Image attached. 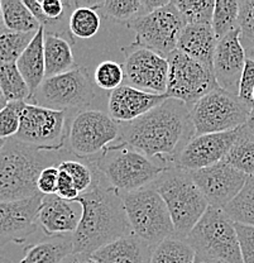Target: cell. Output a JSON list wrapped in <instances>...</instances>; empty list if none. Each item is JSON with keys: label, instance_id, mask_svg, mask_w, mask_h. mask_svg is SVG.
Returning <instances> with one entry per match:
<instances>
[{"label": "cell", "instance_id": "obj_1", "mask_svg": "<svg viewBox=\"0 0 254 263\" xmlns=\"http://www.w3.org/2000/svg\"><path fill=\"white\" fill-rule=\"evenodd\" d=\"M193 137L190 108L184 101L168 98L143 117L122 123L113 146L133 148L167 170L176 167L180 153Z\"/></svg>", "mask_w": 254, "mask_h": 263}, {"label": "cell", "instance_id": "obj_2", "mask_svg": "<svg viewBox=\"0 0 254 263\" xmlns=\"http://www.w3.org/2000/svg\"><path fill=\"white\" fill-rule=\"evenodd\" d=\"M92 168L96 176L94 186L75 201L81 206V219L72 234L73 253L92 254L132 233L123 195L105 182L94 166Z\"/></svg>", "mask_w": 254, "mask_h": 263}, {"label": "cell", "instance_id": "obj_3", "mask_svg": "<svg viewBox=\"0 0 254 263\" xmlns=\"http://www.w3.org/2000/svg\"><path fill=\"white\" fill-rule=\"evenodd\" d=\"M57 152L60 151L31 146L15 137L7 139L0 149V202L38 195L37 181L41 172L62 161Z\"/></svg>", "mask_w": 254, "mask_h": 263}, {"label": "cell", "instance_id": "obj_4", "mask_svg": "<svg viewBox=\"0 0 254 263\" xmlns=\"http://www.w3.org/2000/svg\"><path fill=\"white\" fill-rule=\"evenodd\" d=\"M152 186L167 205L176 237L186 239L209 208L190 172L171 167L165 170Z\"/></svg>", "mask_w": 254, "mask_h": 263}, {"label": "cell", "instance_id": "obj_5", "mask_svg": "<svg viewBox=\"0 0 254 263\" xmlns=\"http://www.w3.org/2000/svg\"><path fill=\"white\" fill-rule=\"evenodd\" d=\"M87 161L122 195L151 186L165 171L143 153L129 147L111 146L97 158Z\"/></svg>", "mask_w": 254, "mask_h": 263}, {"label": "cell", "instance_id": "obj_6", "mask_svg": "<svg viewBox=\"0 0 254 263\" xmlns=\"http://www.w3.org/2000/svg\"><path fill=\"white\" fill-rule=\"evenodd\" d=\"M123 204L132 233L148 245L155 247L176 235L167 205L152 185L123 194Z\"/></svg>", "mask_w": 254, "mask_h": 263}, {"label": "cell", "instance_id": "obj_7", "mask_svg": "<svg viewBox=\"0 0 254 263\" xmlns=\"http://www.w3.org/2000/svg\"><path fill=\"white\" fill-rule=\"evenodd\" d=\"M186 240L196 253L228 263H243L236 223L224 209L209 205Z\"/></svg>", "mask_w": 254, "mask_h": 263}, {"label": "cell", "instance_id": "obj_8", "mask_svg": "<svg viewBox=\"0 0 254 263\" xmlns=\"http://www.w3.org/2000/svg\"><path fill=\"white\" fill-rule=\"evenodd\" d=\"M253 108L238 95L217 87L191 108L195 136L236 130L247 123Z\"/></svg>", "mask_w": 254, "mask_h": 263}, {"label": "cell", "instance_id": "obj_9", "mask_svg": "<svg viewBox=\"0 0 254 263\" xmlns=\"http://www.w3.org/2000/svg\"><path fill=\"white\" fill-rule=\"evenodd\" d=\"M94 99L95 89L87 73L75 67L62 75L46 78L27 103L66 113L83 111Z\"/></svg>", "mask_w": 254, "mask_h": 263}, {"label": "cell", "instance_id": "obj_10", "mask_svg": "<svg viewBox=\"0 0 254 263\" xmlns=\"http://www.w3.org/2000/svg\"><path fill=\"white\" fill-rule=\"evenodd\" d=\"M128 26L135 33V42L130 47L151 49L167 57L177 49L186 22L174 3L169 2L165 7L134 19Z\"/></svg>", "mask_w": 254, "mask_h": 263}, {"label": "cell", "instance_id": "obj_11", "mask_svg": "<svg viewBox=\"0 0 254 263\" xmlns=\"http://www.w3.org/2000/svg\"><path fill=\"white\" fill-rule=\"evenodd\" d=\"M120 136V123L102 110H83L73 117L67 143L72 155L85 160L113 146Z\"/></svg>", "mask_w": 254, "mask_h": 263}, {"label": "cell", "instance_id": "obj_12", "mask_svg": "<svg viewBox=\"0 0 254 263\" xmlns=\"http://www.w3.org/2000/svg\"><path fill=\"white\" fill-rule=\"evenodd\" d=\"M167 60L169 68L166 95L184 101L190 110L201 98L219 87L214 71L179 49L168 54Z\"/></svg>", "mask_w": 254, "mask_h": 263}, {"label": "cell", "instance_id": "obj_13", "mask_svg": "<svg viewBox=\"0 0 254 263\" xmlns=\"http://www.w3.org/2000/svg\"><path fill=\"white\" fill-rule=\"evenodd\" d=\"M67 136L65 111L26 104L15 138L42 149L60 151Z\"/></svg>", "mask_w": 254, "mask_h": 263}, {"label": "cell", "instance_id": "obj_14", "mask_svg": "<svg viewBox=\"0 0 254 263\" xmlns=\"http://www.w3.org/2000/svg\"><path fill=\"white\" fill-rule=\"evenodd\" d=\"M127 85L155 95H166L168 80L167 57L142 47L127 49L123 64Z\"/></svg>", "mask_w": 254, "mask_h": 263}, {"label": "cell", "instance_id": "obj_15", "mask_svg": "<svg viewBox=\"0 0 254 263\" xmlns=\"http://www.w3.org/2000/svg\"><path fill=\"white\" fill-rule=\"evenodd\" d=\"M188 172L210 206L219 209H225L242 193L249 177L224 161Z\"/></svg>", "mask_w": 254, "mask_h": 263}, {"label": "cell", "instance_id": "obj_16", "mask_svg": "<svg viewBox=\"0 0 254 263\" xmlns=\"http://www.w3.org/2000/svg\"><path fill=\"white\" fill-rule=\"evenodd\" d=\"M42 194L17 201L0 202V248L22 245L37 230Z\"/></svg>", "mask_w": 254, "mask_h": 263}, {"label": "cell", "instance_id": "obj_17", "mask_svg": "<svg viewBox=\"0 0 254 263\" xmlns=\"http://www.w3.org/2000/svg\"><path fill=\"white\" fill-rule=\"evenodd\" d=\"M240 128L223 133L195 136L180 153L176 167L186 171H196L224 161L237 141Z\"/></svg>", "mask_w": 254, "mask_h": 263}, {"label": "cell", "instance_id": "obj_18", "mask_svg": "<svg viewBox=\"0 0 254 263\" xmlns=\"http://www.w3.org/2000/svg\"><path fill=\"white\" fill-rule=\"evenodd\" d=\"M245 62L247 52L240 41L239 28H237L218 41L214 54V75L218 86L238 95Z\"/></svg>", "mask_w": 254, "mask_h": 263}, {"label": "cell", "instance_id": "obj_19", "mask_svg": "<svg viewBox=\"0 0 254 263\" xmlns=\"http://www.w3.org/2000/svg\"><path fill=\"white\" fill-rule=\"evenodd\" d=\"M166 99H168L167 95L149 94L123 84L109 95L108 111L109 115L120 124L130 123L161 105Z\"/></svg>", "mask_w": 254, "mask_h": 263}, {"label": "cell", "instance_id": "obj_20", "mask_svg": "<svg viewBox=\"0 0 254 263\" xmlns=\"http://www.w3.org/2000/svg\"><path fill=\"white\" fill-rule=\"evenodd\" d=\"M79 214L73 204L61 199L56 194L43 196L38 213V226L48 235H72L80 223Z\"/></svg>", "mask_w": 254, "mask_h": 263}, {"label": "cell", "instance_id": "obj_21", "mask_svg": "<svg viewBox=\"0 0 254 263\" xmlns=\"http://www.w3.org/2000/svg\"><path fill=\"white\" fill-rule=\"evenodd\" d=\"M218 41L210 24H186L180 35L177 49L214 71Z\"/></svg>", "mask_w": 254, "mask_h": 263}, {"label": "cell", "instance_id": "obj_22", "mask_svg": "<svg viewBox=\"0 0 254 263\" xmlns=\"http://www.w3.org/2000/svg\"><path fill=\"white\" fill-rule=\"evenodd\" d=\"M153 246L134 233L124 235L91 254L97 263H148Z\"/></svg>", "mask_w": 254, "mask_h": 263}, {"label": "cell", "instance_id": "obj_23", "mask_svg": "<svg viewBox=\"0 0 254 263\" xmlns=\"http://www.w3.org/2000/svg\"><path fill=\"white\" fill-rule=\"evenodd\" d=\"M15 64L28 85L32 95L46 79L45 28L43 27L38 29L32 42L29 43L28 47L22 53Z\"/></svg>", "mask_w": 254, "mask_h": 263}, {"label": "cell", "instance_id": "obj_24", "mask_svg": "<svg viewBox=\"0 0 254 263\" xmlns=\"http://www.w3.org/2000/svg\"><path fill=\"white\" fill-rule=\"evenodd\" d=\"M73 254L72 235H57L26 248L19 263H62Z\"/></svg>", "mask_w": 254, "mask_h": 263}, {"label": "cell", "instance_id": "obj_25", "mask_svg": "<svg viewBox=\"0 0 254 263\" xmlns=\"http://www.w3.org/2000/svg\"><path fill=\"white\" fill-rule=\"evenodd\" d=\"M45 61L46 78L62 75L73 70L72 47L62 35L45 31Z\"/></svg>", "mask_w": 254, "mask_h": 263}, {"label": "cell", "instance_id": "obj_26", "mask_svg": "<svg viewBox=\"0 0 254 263\" xmlns=\"http://www.w3.org/2000/svg\"><path fill=\"white\" fill-rule=\"evenodd\" d=\"M103 2H75V8L68 18L70 33L80 40H90L97 34L102 27V18L96 12L102 8Z\"/></svg>", "mask_w": 254, "mask_h": 263}, {"label": "cell", "instance_id": "obj_27", "mask_svg": "<svg viewBox=\"0 0 254 263\" xmlns=\"http://www.w3.org/2000/svg\"><path fill=\"white\" fill-rule=\"evenodd\" d=\"M5 29L21 33H37L41 24L22 0H2Z\"/></svg>", "mask_w": 254, "mask_h": 263}, {"label": "cell", "instance_id": "obj_28", "mask_svg": "<svg viewBox=\"0 0 254 263\" xmlns=\"http://www.w3.org/2000/svg\"><path fill=\"white\" fill-rule=\"evenodd\" d=\"M196 251L193 247L179 237H171L153 247L148 263H193Z\"/></svg>", "mask_w": 254, "mask_h": 263}, {"label": "cell", "instance_id": "obj_29", "mask_svg": "<svg viewBox=\"0 0 254 263\" xmlns=\"http://www.w3.org/2000/svg\"><path fill=\"white\" fill-rule=\"evenodd\" d=\"M224 162L248 176L254 175V136L245 129L244 125L240 128L239 136L224 158Z\"/></svg>", "mask_w": 254, "mask_h": 263}, {"label": "cell", "instance_id": "obj_30", "mask_svg": "<svg viewBox=\"0 0 254 263\" xmlns=\"http://www.w3.org/2000/svg\"><path fill=\"white\" fill-rule=\"evenodd\" d=\"M0 87L8 103L12 101H28L31 90L18 70L17 64L0 62Z\"/></svg>", "mask_w": 254, "mask_h": 263}, {"label": "cell", "instance_id": "obj_31", "mask_svg": "<svg viewBox=\"0 0 254 263\" xmlns=\"http://www.w3.org/2000/svg\"><path fill=\"white\" fill-rule=\"evenodd\" d=\"M224 210L234 223L254 227V175L248 177L242 193Z\"/></svg>", "mask_w": 254, "mask_h": 263}, {"label": "cell", "instance_id": "obj_32", "mask_svg": "<svg viewBox=\"0 0 254 263\" xmlns=\"http://www.w3.org/2000/svg\"><path fill=\"white\" fill-rule=\"evenodd\" d=\"M240 3L237 0H218L215 2L211 27L218 40L238 28Z\"/></svg>", "mask_w": 254, "mask_h": 263}, {"label": "cell", "instance_id": "obj_33", "mask_svg": "<svg viewBox=\"0 0 254 263\" xmlns=\"http://www.w3.org/2000/svg\"><path fill=\"white\" fill-rule=\"evenodd\" d=\"M34 35L35 33L12 32L5 28L0 31V62L15 64Z\"/></svg>", "mask_w": 254, "mask_h": 263}, {"label": "cell", "instance_id": "obj_34", "mask_svg": "<svg viewBox=\"0 0 254 263\" xmlns=\"http://www.w3.org/2000/svg\"><path fill=\"white\" fill-rule=\"evenodd\" d=\"M100 9L109 18L120 22L128 21L129 23L139 16L148 14L144 0H106L103 2Z\"/></svg>", "mask_w": 254, "mask_h": 263}, {"label": "cell", "instance_id": "obj_35", "mask_svg": "<svg viewBox=\"0 0 254 263\" xmlns=\"http://www.w3.org/2000/svg\"><path fill=\"white\" fill-rule=\"evenodd\" d=\"M174 5L186 24H210L214 14L215 2L211 0H174Z\"/></svg>", "mask_w": 254, "mask_h": 263}, {"label": "cell", "instance_id": "obj_36", "mask_svg": "<svg viewBox=\"0 0 254 263\" xmlns=\"http://www.w3.org/2000/svg\"><path fill=\"white\" fill-rule=\"evenodd\" d=\"M57 167L58 170L70 175L73 181V185H75L76 190L80 193V195L87 193L94 186L96 176H95V171L89 161L85 163L75 160H62Z\"/></svg>", "mask_w": 254, "mask_h": 263}, {"label": "cell", "instance_id": "obj_37", "mask_svg": "<svg viewBox=\"0 0 254 263\" xmlns=\"http://www.w3.org/2000/svg\"><path fill=\"white\" fill-rule=\"evenodd\" d=\"M124 80L123 65L115 61H103L94 71V84L104 91H114Z\"/></svg>", "mask_w": 254, "mask_h": 263}, {"label": "cell", "instance_id": "obj_38", "mask_svg": "<svg viewBox=\"0 0 254 263\" xmlns=\"http://www.w3.org/2000/svg\"><path fill=\"white\" fill-rule=\"evenodd\" d=\"M26 104V101H12L0 110V139H10L17 136Z\"/></svg>", "mask_w": 254, "mask_h": 263}, {"label": "cell", "instance_id": "obj_39", "mask_svg": "<svg viewBox=\"0 0 254 263\" xmlns=\"http://www.w3.org/2000/svg\"><path fill=\"white\" fill-rule=\"evenodd\" d=\"M240 3L238 28L244 49L254 45V0H242Z\"/></svg>", "mask_w": 254, "mask_h": 263}, {"label": "cell", "instance_id": "obj_40", "mask_svg": "<svg viewBox=\"0 0 254 263\" xmlns=\"http://www.w3.org/2000/svg\"><path fill=\"white\" fill-rule=\"evenodd\" d=\"M45 26L43 28H52L56 23H60L64 18L67 8L75 7V2H61V0H42L41 2Z\"/></svg>", "mask_w": 254, "mask_h": 263}, {"label": "cell", "instance_id": "obj_41", "mask_svg": "<svg viewBox=\"0 0 254 263\" xmlns=\"http://www.w3.org/2000/svg\"><path fill=\"white\" fill-rule=\"evenodd\" d=\"M243 263H254V227L236 223Z\"/></svg>", "mask_w": 254, "mask_h": 263}, {"label": "cell", "instance_id": "obj_42", "mask_svg": "<svg viewBox=\"0 0 254 263\" xmlns=\"http://www.w3.org/2000/svg\"><path fill=\"white\" fill-rule=\"evenodd\" d=\"M253 91H254V61L253 60L247 59L244 70H243V73H242V78H240L238 97L242 99L244 103L254 106Z\"/></svg>", "mask_w": 254, "mask_h": 263}, {"label": "cell", "instance_id": "obj_43", "mask_svg": "<svg viewBox=\"0 0 254 263\" xmlns=\"http://www.w3.org/2000/svg\"><path fill=\"white\" fill-rule=\"evenodd\" d=\"M60 170L57 166L46 167L41 172L37 181L38 193L42 195H53L57 193V186H58Z\"/></svg>", "mask_w": 254, "mask_h": 263}, {"label": "cell", "instance_id": "obj_44", "mask_svg": "<svg viewBox=\"0 0 254 263\" xmlns=\"http://www.w3.org/2000/svg\"><path fill=\"white\" fill-rule=\"evenodd\" d=\"M56 195L71 202H75L76 200L79 199V196H80V193L76 190L75 185H73V181L70 177V175L66 174L65 171H61V170H60L58 186H57Z\"/></svg>", "mask_w": 254, "mask_h": 263}, {"label": "cell", "instance_id": "obj_45", "mask_svg": "<svg viewBox=\"0 0 254 263\" xmlns=\"http://www.w3.org/2000/svg\"><path fill=\"white\" fill-rule=\"evenodd\" d=\"M62 263H97L91 257V254L84 253H73L70 257H67Z\"/></svg>", "mask_w": 254, "mask_h": 263}, {"label": "cell", "instance_id": "obj_46", "mask_svg": "<svg viewBox=\"0 0 254 263\" xmlns=\"http://www.w3.org/2000/svg\"><path fill=\"white\" fill-rule=\"evenodd\" d=\"M193 263H228L225 261H221V259H217V258H211V257H206L203 256V254L196 253V258Z\"/></svg>", "mask_w": 254, "mask_h": 263}, {"label": "cell", "instance_id": "obj_47", "mask_svg": "<svg viewBox=\"0 0 254 263\" xmlns=\"http://www.w3.org/2000/svg\"><path fill=\"white\" fill-rule=\"evenodd\" d=\"M244 128L249 132L250 134H253L254 136V108L252 109V111H250V115L249 118H248L247 123L244 124Z\"/></svg>", "mask_w": 254, "mask_h": 263}, {"label": "cell", "instance_id": "obj_48", "mask_svg": "<svg viewBox=\"0 0 254 263\" xmlns=\"http://www.w3.org/2000/svg\"><path fill=\"white\" fill-rule=\"evenodd\" d=\"M7 104H8L7 99H5L4 94H3V91H2V87H0V110H2L3 108H5V105H7Z\"/></svg>", "mask_w": 254, "mask_h": 263}, {"label": "cell", "instance_id": "obj_49", "mask_svg": "<svg viewBox=\"0 0 254 263\" xmlns=\"http://www.w3.org/2000/svg\"><path fill=\"white\" fill-rule=\"evenodd\" d=\"M245 52H247V59L253 60V61H254V45L250 46L249 48L245 49Z\"/></svg>", "mask_w": 254, "mask_h": 263}, {"label": "cell", "instance_id": "obj_50", "mask_svg": "<svg viewBox=\"0 0 254 263\" xmlns=\"http://www.w3.org/2000/svg\"><path fill=\"white\" fill-rule=\"evenodd\" d=\"M4 27V21H3V10H2V3H0V31H3Z\"/></svg>", "mask_w": 254, "mask_h": 263}, {"label": "cell", "instance_id": "obj_51", "mask_svg": "<svg viewBox=\"0 0 254 263\" xmlns=\"http://www.w3.org/2000/svg\"><path fill=\"white\" fill-rule=\"evenodd\" d=\"M0 263H13V262L9 261V259H8V258H5V257L0 256Z\"/></svg>", "mask_w": 254, "mask_h": 263}, {"label": "cell", "instance_id": "obj_52", "mask_svg": "<svg viewBox=\"0 0 254 263\" xmlns=\"http://www.w3.org/2000/svg\"><path fill=\"white\" fill-rule=\"evenodd\" d=\"M5 142H7V139H0V149H2V148L4 147Z\"/></svg>", "mask_w": 254, "mask_h": 263}, {"label": "cell", "instance_id": "obj_53", "mask_svg": "<svg viewBox=\"0 0 254 263\" xmlns=\"http://www.w3.org/2000/svg\"><path fill=\"white\" fill-rule=\"evenodd\" d=\"M253 104H254V91H253Z\"/></svg>", "mask_w": 254, "mask_h": 263}]
</instances>
